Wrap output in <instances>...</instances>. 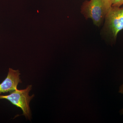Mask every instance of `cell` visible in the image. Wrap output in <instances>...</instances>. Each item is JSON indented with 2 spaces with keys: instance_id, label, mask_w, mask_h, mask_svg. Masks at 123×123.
Wrapping results in <instances>:
<instances>
[{
  "instance_id": "5",
  "label": "cell",
  "mask_w": 123,
  "mask_h": 123,
  "mask_svg": "<svg viewBox=\"0 0 123 123\" xmlns=\"http://www.w3.org/2000/svg\"><path fill=\"white\" fill-rule=\"evenodd\" d=\"M111 7H120L123 5V0H110Z\"/></svg>"
},
{
  "instance_id": "2",
  "label": "cell",
  "mask_w": 123,
  "mask_h": 123,
  "mask_svg": "<svg viewBox=\"0 0 123 123\" xmlns=\"http://www.w3.org/2000/svg\"><path fill=\"white\" fill-rule=\"evenodd\" d=\"M32 89V86H28L24 89H17L8 95L0 94V99H5L10 102L13 105L20 108L22 110L23 114L29 120H31V113L30 102L34 95L29 96V93Z\"/></svg>"
},
{
  "instance_id": "4",
  "label": "cell",
  "mask_w": 123,
  "mask_h": 123,
  "mask_svg": "<svg viewBox=\"0 0 123 123\" xmlns=\"http://www.w3.org/2000/svg\"><path fill=\"white\" fill-rule=\"evenodd\" d=\"M20 73L18 70H14L9 68L7 77L0 84V94L10 93L17 89V86L22 83L20 79Z\"/></svg>"
},
{
  "instance_id": "3",
  "label": "cell",
  "mask_w": 123,
  "mask_h": 123,
  "mask_svg": "<svg viewBox=\"0 0 123 123\" xmlns=\"http://www.w3.org/2000/svg\"><path fill=\"white\" fill-rule=\"evenodd\" d=\"M105 18L112 37L116 39L119 32L123 30V7H111Z\"/></svg>"
},
{
  "instance_id": "6",
  "label": "cell",
  "mask_w": 123,
  "mask_h": 123,
  "mask_svg": "<svg viewBox=\"0 0 123 123\" xmlns=\"http://www.w3.org/2000/svg\"><path fill=\"white\" fill-rule=\"evenodd\" d=\"M118 92L121 94H123V83L119 88ZM120 114L121 115H123V108L120 110L119 111Z\"/></svg>"
},
{
  "instance_id": "1",
  "label": "cell",
  "mask_w": 123,
  "mask_h": 123,
  "mask_svg": "<svg viewBox=\"0 0 123 123\" xmlns=\"http://www.w3.org/2000/svg\"><path fill=\"white\" fill-rule=\"evenodd\" d=\"M111 7L110 0H90L83 3L82 13L86 18H91L94 24L99 26Z\"/></svg>"
}]
</instances>
